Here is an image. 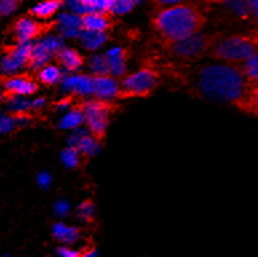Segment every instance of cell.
Returning <instances> with one entry per match:
<instances>
[{
	"label": "cell",
	"mask_w": 258,
	"mask_h": 257,
	"mask_svg": "<svg viewBox=\"0 0 258 257\" xmlns=\"http://www.w3.org/2000/svg\"><path fill=\"white\" fill-rule=\"evenodd\" d=\"M250 85L241 65L209 63L198 66L189 77L193 95L212 104L233 105L245 94Z\"/></svg>",
	"instance_id": "cell-1"
},
{
	"label": "cell",
	"mask_w": 258,
	"mask_h": 257,
	"mask_svg": "<svg viewBox=\"0 0 258 257\" xmlns=\"http://www.w3.org/2000/svg\"><path fill=\"white\" fill-rule=\"evenodd\" d=\"M208 23V18L194 3H178L157 10L151 18V26L162 43L178 42L197 34Z\"/></svg>",
	"instance_id": "cell-2"
},
{
	"label": "cell",
	"mask_w": 258,
	"mask_h": 257,
	"mask_svg": "<svg viewBox=\"0 0 258 257\" xmlns=\"http://www.w3.org/2000/svg\"><path fill=\"white\" fill-rule=\"evenodd\" d=\"M258 50V28L247 34H218L208 57L216 62L241 65Z\"/></svg>",
	"instance_id": "cell-3"
},
{
	"label": "cell",
	"mask_w": 258,
	"mask_h": 257,
	"mask_svg": "<svg viewBox=\"0 0 258 257\" xmlns=\"http://www.w3.org/2000/svg\"><path fill=\"white\" fill-rule=\"evenodd\" d=\"M220 32H213V34H205V32H197L190 35L187 38L178 40V42L162 43V48L166 51V54L175 58L178 61L183 62H194L200 61L206 57L216 42L217 36Z\"/></svg>",
	"instance_id": "cell-4"
},
{
	"label": "cell",
	"mask_w": 258,
	"mask_h": 257,
	"mask_svg": "<svg viewBox=\"0 0 258 257\" xmlns=\"http://www.w3.org/2000/svg\"><path fill=\"white\" fill-rule=\"evenodd\" d=\"M159 83V73L153 67H143L137 73L122 78L115 98H146Z\"/></svg>",
	"instance_id": "cell-5"
},
{
	"label": "cell",
	"mask_w": 258,
	"mask_h": 257,
	"mask_svg": "<svg viewBox=\"0 0 258 257\" xmlns=\"http://www.w3.org/2000/svg\"><path fill=\"white\" fill-rule=\"evenodd\" d=\"M82 109L85 121L89 126L94 139L100 142L106 137V129H107L108 117L111 113L116 110V106L106 99H91L79 105Z\"/></svg>",
	"instance_id": "cell-6"
},
{
	"label": "cell",
	"mask_w": 258,
	"mask_h": 257,
	"mask_svg": "<svg viewBox=\"0 0 258 257\" xmlns=\"http://www.w3.org/2000/svg\"><path fill=\"white\" fill-rule=\"evenodd\" d=\"M32 43L34 42L16 43L4 51V54L0 57V75L2 77L19 74L24 67H27L32 50Z\"/></svg>",
	"instance_id": "cell-7"
},
{
	"label": "cell",
	"mask_w": 258,
	"mask_h": 257,
	"mask_svg": "<svg viewBox=\"0 0 258 257\" xmlns=\"http://www.w3.org/2000/svg\"><path fill=\"white\" fill-rule=\"evenodd\" d=\"M55 27V23H40L35 18L22 16L12 24V34L16 43L35 42L36 39L42 38L43 35L50 32Z\"/></svg>",
	"instance_id": "cell-8"
},
{
	"label": "cell",
	"mask_w": 258,
	"mask_h": 257,
	"mask_svg": "<svg viewBox=\"0 0 258 257\" xmlns=\"http://www.w3.org/2000/svg\"><path fill=\"white\" fill-rule=\"evenodd\" d=\"M60 48H62L60 40L55 38H46L44 40L34 42L27 67L31 70L42 69Z\"/></svg>",
	"instance_id": "cell-9"
},
{
	"label": "cell",
	"mask_w": 258,
	"mask_h": 257,
	"mask_svg": "<svg viewBox=\"0 0 258 257\" xmlns=\"http://www.w3.org/2000/svg\"><path fill=\"white\" fill-rule=\"evenodd\" d=\"M2 87L4 88L6 96L20 95L28 96L38 91L39 85L27 74H14L2 77Z\"/></svg>",
	"instance_id": "cell-10"
},
{
	"label": "cell",
	"mask_w": 258,
	"mask_h": 257,
	"mask_svg": "<svg viewBox=\"0 0 258 257\" xmlns=\"http://www.w3.org/2000/svg\"><path fill=\"white\" fill-rule=\"evenodd\" d=\"M81 19L82 30L95 31V32H107L112 27L111 14L107 12L90 11L82 14Z\"/></svg>",
	"instance_id": "cell-11"
},
{
	"label": "cell",
	"mask_w": 258,
	"mask_h": 257,
	"mask_svg": "<svg viewBox=\"0 0 258 257\" xmlns=\"http://www.w3.org/2000/svg\"><path fill=\"white\" fill-rule=\"evenodd\" d=\"M94 95L99 99H108L116 95L119 85L112 78V75H93Z\"/></svg>",
	"instance_id": "cell-12"
},
{
	"label": "cell",
	"mask_w": 258,
	"mask_h": 257,
	"mask_svg": "<svg viewBox=\"0 0 258 257\" xmlns=\"http://www.w3.org/2000/svg\"><path fill=\"white\" fill-rule=\"evenodd\" d=\"M54 57L58 65L63 66L69 71H75L85 65V58L74 48H60Z\"/></svg>",
	"instance_id": "cell-13"
},
{
	"label": "cell",
	"mask_w": 258,
	"mask_h": 257,
	"mask_svg": "<svg viewBox=\"0 0 258 257\" xmlns=\"http://www.w3.org/2000/svg\"><path fill=\"white\" fill-rule=\"evenodd\" d=\"M234 106L242 112L258 117V83H250L245 94L235 102Z\"/></svg>",
	"instance_id": "cell-14"
},
{
	"label": "cell",
	"mask_w": 258,
	"mask_h": 257,
	"mask_svg": "<svg viewBox=\"0 0 258 257\" xmlns=\"http://www.w3.org/2000/svg\"><path fill=\"white\" fill-rule=\"evenodd\" d=\"M110 69H111V75L119 77L123 75L126 71V62L128 59V51L124 48H112L106 54Z\"/></svg>",
	"instance_id": "cell-15"
},
{
	"label": "cell",
	"mask_w": 258,
	"mask_h": 257,
	"mask_svg": "<svg viewBox=\"0 0 258 257\" xmlns=\"http://www.w3.org/2000/svg\"><path fill=\"white\" fill-rule=\"evenodd\" d=\"M64 4V0H44L30 10V15L35 19H50Z\"/></svg>",
	"instance_id": "cell-16"
},
{
	"label": "cell",
	"mask_w": 258,
	"mask_h": 257,
	"mask_svg": "<svg viewBox=\"0 0 258 257\" xmlns=\"http://www.w3.org/2000/svg\"><path fill=\"white\" fill-rule=\"evenodd\" d=\"M64 86L73 88L77 94L82 95H90L94 94V79L93 77L87 75H78V77H70L64 81Z\"/></svg>",
	"instance_id": "cell-17"
},
{
	"label": "cell",
	"mask_w": 258,
	"mask_h": 257,
	"mask_svg": "<svg viewBox=\"0 0 258 257\" xmlns=\"http://www.w3.org/2000/svg\"><path fill=\"white\" fill-rule=\"evenodd\" d=\"M38 79L40 83L54 86L62 79V71L56 66H46V67L43 66L42 69H39Z\"/></svg>",
	"instance_id": "cell-18"
},
{
	"label": "cell",
	"mask_w": 258,
	"mask_h": 257,
	"mask_svg": "<svg viewBox=\"0 0 258 257\" xmlns=\"http://www.w3.org/2000/svg\"><path fill=\"white\" fill-rule=\"evenodd\" d=\"M241 69L247 81L250 83H258V50L249 59L241 63Z\"/></svg>",
	"instance_id": "cell-19"
},
{
	"label": "cell",
	"mask_w": 258,
	"mask_h": 257,
	"mask_svg": "<svg viewBox=\"0 0 258 257\" xmlns=\"http://www.w3.org/2000/svg\"><path fill=\"white\" fill-rule=\"evenodd\" d=\"M82 42L85 44L87 48L90 50H94V48H97V47L102 46L103 42L107 39V35L106 32H95V31H86L82 30Z\"/></svg>",
	"instance_id": "cell-20"
},
{
	"label": "cell",
	"mask_w": 258,
	"mask_h": 257,
	"mask_svg": "<svg viewBox=\"0 0 258 257\" xmlns=\"http://www.w3.org/2000/svg\"><path fill=\"white\" fill-rule=\"evenodd\" d=\"M90 67L94 75H111V69L106 55H94L90 59Z\"/></svg>",
	"instance_id": "cell-21"
},
{
	"label": "cell",
	"mask_w": 258,
	"mask_h": 257,
	"mask_svg": "<svg viewBox=\"0 0 258 257\" xmlns=\"http://www.w3.org/2000/svg\"><path fill=\"white\" fill-rule=\"evenodd\" d=\"M59 24H62L63 30L66 31V34H77L78 30H82L81 19L77 18L75 15H63L60 18Z\"/></svg>",
	"instance_id": "cell-22"
},
{
	"label": "cell",
	"mask_w": 258,
	"mask_h": 257,
	"mask_svg": "<svg viewBox=\"0 0 258 257\" xmlns=\"http://www.w3.org/2000/svg\"><path fill=\"white\" fill-rule=\"evenodd\" d=\"M78 232L75 228H67V227H63L62 224H59L56 227L54 228V234L59 240H62V241L66 242H73L75 241L78 238Z\"/></svg>",
	"instance_id": "cell-23"
},
{
	"label": "cell",
	"mask_w": 258,
	"mask_h": 257,
	"mask_svg": "<svg viewBox=\"0 0 258 257\" xmlns=\"http://www.w3.org/2000/svg\"><path fill=\"white\" fill-rule=\"evenodd\" d=\"M135 6V0H112L111 10L110 12L116 14V15H123L131 11Z\"/></svg>",
	"instance_id": "cell-24"
},
{
	"label": "cell",
	"mask_w": 258,
	"mask_h": 257,
	"mask_svg": "<svg viewBox=\"0 0 258 257\" xmlns=\"http://www.w3.org/2000/svg\"><path fill=\"white\" fill-rule=\"evenodd\" d=\"M85 119V115H83V112L82 109L79 108V105H77V109H74V112L71 114H69L60 122V126L62 127H75L78 126L79 123Z\"/></svg>",
	"instance_id": "cell-25"
},
{
	"label": "cell",
	"mask_w": 258,
	"mask_h": 257,
	"mask_svg": "<svg viewBox=\"0 0 258 257\" xmlns=\"http://www.w3.org/2000/svg\"><path fill=\"white\" fill-rule=\"evenodd\" d=\"M23 0H0V20L12 15Z\"/></svg>",
	"instance_id": "cell-26"
},
{
	"label": "cell",
	"mask_w": 258,
	"mask_h": 257,
	"mask_svg": "<svg viewBox=\"0 0 258 257\" xmlns=\"http://www.w3.org/2000/svg\"><path fill=\"white\" fill-rule=\"evenodd\" d=\"M16 125V119L12 114H2L0 115V134H6L14 130V127Z\"/></svg>",
	"instance_id": "cell-27"
},
{
	"label": "cell",
	"mask_w": 258,
	"mask_h": 257,
	"mask_svg": "<svg viewBox=\"0 0 258 257\" xmlns=\"http://www.w3.org/2000/svg\"><path fill=\"white\" fill-rule=\"evenodd\" d=\"M247 8H249V20L258 28V0H247Z\"/></svg>",
	"instance_id": "cell-28"
},
{
	"label": "cell",
	"mask_w": 258,
	"mask_h": 257,
	"mask_svg": "<svg viewBox=\"0 0 258 257\" xmlns=\"http://www.w3.org/2000/svg\"><path fill=\"white\" fill-rule=\"evenodd\" d=\"M95 139H91L89 138V137H83V138H81V141H79V147H81L83 151H87V153H90V151H93L94 147H95Z\"/></svg>",
	"instance_id": "cell-29"
},
{
	"label": "cell",
	"mask_w": 258,
	"mask_h": 257,
	"mask_svg": "<svg viewBox=\"0 0 258 257\" xmlns=\"http://www.w3.org/2000/svg\"><path fill=\"white\" fill-rule=\"evenodd\" d=\"M150 2L153 3L155 10L170 7V6H174V4H178V3H183V0H150Z\"/></svg>",
	"instance_id": "cell-30"
},
{
	"label": "cell",
	"mask_w": 258,
	"mask_h": 257,
	"mask_svg": "<svg viewBox=\"0 0 258 257\" xmlns=\"http://www.w3.org/2000/svg\"><path fill=\"white\" fill-rule=\"evenodd\" d=\"M58 254H60V256H64V257H77V256H81V252H75V250L66 249V248H59Z\"/></svg>",
	"instance_id": "cell-31"
},
{
	"label": "cell",
	"mask_w": 258,
	"mask_h": 257,
	"mask_svg": "<svg viewBox=\"0 0 258 257\" xmlns=\"http://www.w3.org/2000/svg\"><path fill=\"white\" fill-rule=\"evenodd\" d=\"M206 4H227L231 0H202Z\"/></svg>",
	"instance_id": "cell-32"
},
{
	"label": "cell",
	"mask_w": 258,
	"mask_h": 257,
	"mask_svg": "<svg viewBox=\"0 0 258 257\" xmlns=\"http://www.w3.org/2000/svg\"><path fill=\"white\" fill-rule=\"evenodd\" d=\"M4 100H6V92H4V88L0 86V105L4 104Z\"/></svg>",
	"instance_id": "cell-33"
},
{
	"label": "cell",
	"mask_w": 258,
	"mask_h": 257,
	"mask_svg": "<svg viewBox=\"0 0 258 257\" xmlns=\"http://www.w3.org/2000/svg\"><path fill=\"white\" fill-rule=\"evenodd\" d=\"M23 2H24V0H23Z\"/></svg>",
	"instance_id": "cell-34"
}]
</instances>
